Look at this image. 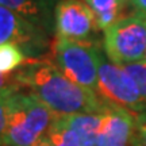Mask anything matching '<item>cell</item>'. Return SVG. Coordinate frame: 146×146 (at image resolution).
<instances>
[{
  "instance_id": "1",
  "label": "cell",
  "mask_w": 146,
  "mask_h": 146,
  "mask_svg": "<svg viewBox=\"0 0 146 146\" xmlns=\"http://www.w3.org/2000/svg\"><path fill=\"white\" fill-rule=\"evenodd\" d=\"M22 88L35 95L57 118L84 112H100L104 102L98 94L73 83L52 62L29 60L16 70Z\"/></svg>"
},
{
  "instance_id": "2",
  "label": "cell",
  "mask_w": 146,
  "mask_h": 146,
  "mask_svg": "<svg viewBox=\"0 0 146 146\" xmlns=\"http://www.w3.org/2000/svg\"><path fill=\"white\" fill-rule=\"evenodd\" d=\"M41 100L25 88L15 89L8 102L5 146H33L41 142L56 120Z\"/></svg>"
},
{
  "instance_id": "3",
  "label": "cell",
  "mask_w": 146,
  "mask_h": 146,
  "mask_svg": "<svg viewBox=\"0 0 146 146\" xmlns=\"http://www.w3.org/2000/svg\"><path fill=\"white\" fill-rule=\"evenodd\" d=\"M99 52L98 46L91 42H73L56 38L52 62L73 83L96 92Z\"/></svg>"
},
{
  "instance_id": "4",
  "label": "cell",
  "mask_w": 146,
  "mask_h": 146,
  "mask_svg": "<svg viewBox=\"0 0 146 146\" xmlns=\"http://www.w3.org/2000/svg\"><path fill=\"white\" fill-rule=\"evenodd\" d=\"M103 50L111 62L119 66L143 61L146 52V19L123 16L104 31Z\"/></svg>"
},
{
  "instance_id": "5",
  "label": "cell",
  "mask_w": 146,
  "mask_h": 146,
  "mask_svg": "<svg viewBox=\"0 0 146 146\" xmlns=\"http://www.w3.org/2000/svg\"><path fill=\"white\" fill-rule=\"evenodd\" d=\"M96 94L106 103L127 108L137 115L146 114V102L142 99L134 80L122 66L111 62L103 52H99Z\"/></svg>"
},
{
  "instance_id": "6",
  "label": "cell",
  "mask_w": 146,
  "mask_h": 146,
  "mask_svg": "<svg viewBox=\"0 0 146 146\" xmlns=\"http://www.w3.org/2000/svg\"><path fill=\"white\" fill-rule=\"evenodd\" d=\"M4 43H14L29 60H36L50 46V34L0 5V45Z\"/></svg>"
},
{
  "instance_id": "7",
  "label": "cell",
  "mask_w": 146,
  "mask_h": 146,
  "mask_svg": "<svg viewBox=\"0 0 146 146\" xmlns=\"http://www.w3.org/2000/svg\"><path fill=\"white\" fill-rule=\"evenodd\" d=\"M98 29L96 18L84 0H60L54 15V35L58 39L89 42Z\"/></svg>"
},
{
  "instance_id": "8",
  "label": "cell",
  "mask_w": 146,
  "mask_h": 146,
  "mask_svg": "<svg viewBox=\"0 0 146 146\" xmlns=\"http://www.w3.org/2000/svg\"><path fill=\"white\" fill-rule=\"evenodd\" d=\"M100 114L98 146H130L135 130L137 114L106 102Z\"/></svg>"
},
{
  "instance_id": "9",
  "label": "cell",
  "mask_w": 146,
  "mask_h": 146,
  "mask_svg": "<svg viewBox=\"0 0 146 146\" xmlns=\"http://www.w3.org/2000/svg\"><path fill=\"white\" fill-rule=\"evenodd\" d=\"M60 0H0V5L54 35V15Z\"/></svg>"
},
{
  "instance_id": "10",
  "label": "cell",
  "mask_w": 146,
  "mask_h": 146,
  "mask_svg": "<svg viewBox=\"0 0 146 146\" xmlns=\"http://www.w3.org/2000/svg\"><path fill=\"white\" fill-rule=\"evenodd\" d=\"M65 119L78 137L81 146H98V134L102 119L100 112L76 114L70 115Z\"/></svg>"
},
{
  "instance_id": "11",
  "label": "cell",
  "mask_w": 146,
  "mask_h": 146,
  "mask_svg": "<svg viewBox=\"0 0 146 146\" xmlns=\"http://www.w3.org/2000/svg\"><path fill=\"white\" fill-rule=\"evenodd\" d=\"M94 11L96 25L99 30L106 31L115 22L122 18V11L125 10L130 0H84Z\"/></svg>"
},
{
  "instance_id": "12",
  "label": "cell",
  "mask_w": 146,
  "mask_h": 146,
  "mask_svg": "<svg viewBox=\"0 0 146 146\" xmlns=\"http://www.w3.org/2000/svg\"><path fill=\"white\" fill-rule=\"evenodd\" d=\"M41 143L43 146H81L78 137L65 118H56Z\"/></svg>"
},
{
  "instance_id": "13",
  "label": "cell",
  "mask_w": 146,
  "mask_h": 146,
  "mask_svg": "<svg viewBox=\"0 0 146 146\" xmlns=\"http://www.w3.org/2000/svg\"><path fill=\"white\" fill-rule=\"evenodd\" d=\"M29 61L27 56L14 43L0 45V73H12Z\"/></svg>"
},
{
  "instance_id": "14",
  "label": "cell",
  "mask_w": 146,
  "mask_h": 146,
  "mask_svg": "<svg viewBox=\"0 0 146 146\" xmlns=\"http://www.w3.org/2000/svg\"><path fill=\"white\" fill-rule=\"evenodd\" d=\"M122 68L125 69L126 72L130 74V77L134 80L142 99L146 102V62L145 61H138V62L125 65Z\"/></svg>"
},
{
  "instance_id": "15",
  "label": "cell",
  "mask_w": 146,
  "mask_h": 146,
  "mask_svg": "<svg viewBox=\"0 0 146 146\" xmlns=\"http://www.w3.org/2000/svg\"><path fill=\"white\" fill-rule=\"evenodd\" d=\"M15 89H10V91L0 94V146H5L4 139L5 133H7V123H8V102H10L11 94Z\"/></svg>"
},
{
  "instance_id": "16",
  "label": "cell",
  "mask_w": 146,
  "mask_h": 146,
  "mask_svg": "<svg viewBox=\"0 0 146 146\" xmlns=\"http://www.w3.org/2000/svg\"><path fill=\"white\" fill-rule=\"evenodd\" d=\"M131 146H146V114L135 115V130Z\"/></svg>"
},
{
  "instance_id": "17",
  "label": "cell",
  "mask_w": 146,
  "mask_h": 146,
  "mask_svg": "<svg viewBox=\"0 0 146 146\" xmlns=\"http://www.w3.org/2000/svg\"><path fill=\"white\" fill-rule=\"evenodd\" d=\"M15 88H22L16 80V70L12 73H0V94Z\"/></svg>"
},
{
  "instance_id": "18",
  "label": "cell",
  "mask_w": 146,
  "mask_h": 146,
  "mask_svg": "<svg viewBox=\"0 0 146 146\" xmlns=\"http://www.w3.org/2000/svg\"><path fill=\"white\" fill-rule=\"evenodd\" d=\"M134 15L146 19V0H130Z\"/></svg>"
},
{
  "instance_id": "19",
  "label": "cell",
  "mask_w": 146,
  "mask_h": 146,
  "mask_svg": "<svg viewBox=\"0 0 146 146\" xmlns=\"http://www.w3.org/2000/svg\"><path fill=\"white\" fill-rule=\"evenodd\" d=\"M33 146H43V145H42L41 142H38V143H35V145H33Z\"/></svg>"
},
{
  "instance_id": "20",
  "label": "cell",
  "mask_w": 146,
  "mask_h": 146,
  "mask_svg": "<svg viewBox=\"0 0 146 146\" xmlns=\"http://www.w3.org/2000/svg\"><path fill=\"white\" fill-rule=\"evenodd\" d=\"M143 61L146 62V52H145V57H143Z\"/></svg>"
}]
</instances>
